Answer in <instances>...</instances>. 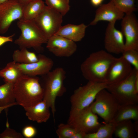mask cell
Here are the masks:
<instances>
[{"label": "cell", "mask_w": 138, "mask_h": 138, "mask_svg": "<svg viewBox=\"0 0 138 138\" xmlns=\"http://www.w3.org/2000/svg\"><path fill=\"white\" fill-rule=\"evenodd\" d=\"M116 58L103 50L92 53L81 64L83 76L88 81L106 82L108 71Z\"/></svg>", "instance_id": "cell-1"}, {"label": "cell", "mask_w": 138, "mask_h": 138, "mask_svg": "<svg viewBox=\"0 0 138 138\" xmlns=\"http://www.w3.org/2000/svg\"><path fill=\"white\" fill-rule=\"evenodd\" d=\"M14 91L17 105L24 109L43 100V91L39 78L23 74L14 84Z\"/></svg>", "instance_id": "cell-2"}, {"label": "cell", "mask_w": 138, "mask_h": 138, "mask_svg": "<svg viewBox=\"0 0 138 138\" xmlns=\"http://www.w3.org/2000/svg\"><path fill=\"white\" fill-rule=\"evenodd\" d=\"M65 75L64 69L58 67L43 75L42 82L40 83L43 91V100L51 109L54 117L56 111V99L62 96L66 91L64 85Z\"/></svg>", "instance_id": "cell-3"}, {"label": "cell", "mask_w": 138, "mask_h": 138, "mask_svg": "<svg viewBox=\"0 0 138 138\" xmlns=\"http://www.w3.org/2000/svg\"><path fill=\"white\" fill-rule=\"evenodd\" d=\"M21 33L14 43L20 49L32 48L38 52L42 51V45L48 39L33 20H19L17 23Z\"/></svg>", "instance_id": "cell-4"}, {"label": "cell", "mask_w": 138, "mask_h": 138, "mask_svg": "<svg viewBox=\"0 0 138 138\" xmlns=\"http://www.w3.org/2000/svg\"><path fill=\"white\" fill-rule=\"evenodd\" d=\"M138 70L134 68L130 74L124 79L108 85L106 89L117 99L120 105L138 104V94L135 91L134 84Z\"/></svg>", "instance_id": "cell-5"}, {"label": "cell", "mask_w": 138, "mask_h": 138, "mask_svg": "<svg viewBox=\"0 0 138 138\" xmlns=\"http://www.w3.org/2000/svg\"><path fill=\"white\" fill-rule=\"evenodd\" d=\"M67 124L86 134L95 132L102 125L97 115L91 111L90 105L80 109H71Z\"/></svg>", "instance_id": "cell-6"}, {"label": "cell", "mask_w": 138, "mask_h": 138, "mask_svg": "<svg viewBox=\"0 0 138 138\" xmlns=\"http://www.w3.org/2000/svg\"><path fill=\"white\" fill-rule=\"evenodd\" d=\"M120 105L113 96L105 89L98 93L90 105L92 111L107 123L112 122Z\"/></svg>", "instance_id": "cell-7"}, {"label": "cell", "mask_w": 138, "mask_h": 138, "mask_svg": "<svg viewBox=\"0 0 138 138\" xmlns=\"http://www.w3.org/2000/svg\"><path fill=\"white\" fill-rule=\"evenodd\" d=\"M106 82L88 81L85 85L75 89L70 98L71 109H80L89 106L94 101L98 93L106 89Z\"/></svg>", "instance_id": "cell-8"}, {"label": "cell", "mask_w": 138, "mask_h": 138, "mask_svg": "<svg viewBox=\"0 0 138 138\" xmlns=\"http://www.w3.org/2000/svg\"><path fill=\"white\" fill-rule=\"evenodd\" d=\"M63 16L58 12L45 5L33 21L48 40L55 34L62 26Z\"/></svg>", "instance_id": "cell-9"}, {"label": "cell", "mask_w": 138, "mask_h": 138, "mask_svg": "<svg viewBox=\"0 0 138 138\" xmlns=\"http://www.w3.org/2000/svg\"><path fill=\"white\" fill-rule=\"evenodd\" d=\"M23 6L18 0H10L0 5V33H6L15 20L22 19Z\"/></svg>", "instance_id": "cell-10"}, {"label": "cell", "mask_w": 138, "mask_h": 138, "mask_svg": "<svg viewBox=\"0 0 138 138\" xmlns=\"http://www.w3.org/2000/svg\"><path fill=\"white\" fill-rule=\"evenodd\" d=\"M121 30L124 37V50H138V21L133 13L125 14L121 19Z\"/></svg>", "instance_id": "cell-11"}, {"label": "cell", "mask_w": 138, "mask_h": 138, "mask_svg": "<svg viewBox=\"0 0 138 138\" xmlns=\"http://www.w3.org/2000/svg\"><path fill=\"white\" fill-rule=\"evenodd\" d=\"M49 51L58 57H69L76 51L75 42L62 36L54 35L49 38L46 43Z\"/></svg>", "instance_id": "cell-12"}, {"label": "cell", "mask_w": 138, "mask_h": 138, "mask_svg": "<svg viewBox=\"0 0 138 138\" xmlns=\"http://www.w3.org/2000/svg\"><path fill=\"white\" fill-rule=\"evenodd\" d=\"M115 23H109L105 33L104 45L107 52L118 54L124 51L125 43L123 35L121 31L116 28Z\"/></svg>", "instance_id": "cell-13"}, {"label": "cell", "mask_w": 138, "mask_h": 138, "mask_svg": "<svg viewBox=\"0 0 138 138\" xmlns=\"http://www.w3.org/2000/svg\"><path fill=\"white\" fill-rule=\"evenodd\" d=\"M38 60L27 64L17 63V66L22 73L29 76H35L44 75L50 72L53 66V61L45 55L39 54Z\"/></svg>", "instance_id": "cell-14"}, {"label": "cell", "mask_w": 138, "mask_h": 138, "mask_svg": "<svg viewBox=\"0 0 138 138\" xmlns=\"http://www.w3.org/2000/svg\"><path fill=\"white\" fill-rule=\"evenodd\" d=\"M132 69L131 64L122 56L116 58L108 71L106 82L109 85L119 82L127 77Z\"/></svg>", "instance_id": "cell-15"}, {"label": "cell", "mask_w": 138, "mask_h": 138, "mask_svg": "<svg viewBox=\"0 0 138 138\" xmlns=\"http://www.w3.org/2000/svg\"><path fill=\"white\" fill-rule=\"evenodd\" d=\"M125 14L117 8L112 2H109L106 4H101L96 9L94 19L89 25L94 26L100 21L116 22L121 20Z\"/></svg>", "instance_id": "cell-16"}, {"label": "cell", "mask_w": 138, "mask_h": 138, "mask_svg": "<svg viewBox=\"0 0 138 138\" xmlns=\"http://www.w3.org/2000/svg\"><path fill=\"white\" fill-rule=\"evenodd\" d=\"M50 109L43 100L32 106L24 109L29 120L40 123L46 122L49 120L50 116Z\"/></svg>", "instance_id": "cell-17"}, {"label": "cell", "mask_w": 138, "mask_h": 138, "mask_svg": "<svg viewBox=\"0 0 138 138\" xmlns=\"http://www.w3.org/2000/svg\"><path fill=\"white\" fill-rule=\"evenodd\" d=\"M87 27L84 23L78 25L69 24L62 26L55 35L62 36L75 42H78L84 37Z\"/></svg>", "instance_id": "cell-18"}, {"label": "cell", "mask_w": 138, "mask_h": 138, "mask_svg": "<svg viewBox=\"0 0 138 138\" xmlns=\"http://www.w3.org/2000/svg\"><path fill=\"white\" fill-rule=\"evenodd\" d=\"M127 120L138 121V104L120 105L112 122L117 123Z\"/></svg>", "instance_id": "cell-19"}, {"label": "cell", "mask_w": 138, "mask_h": 138, "mask_svg": "<svg viewBox=\"0 0 138 138\" xmlns=\"http://www.w3.org/2000/svg\"><path fill=\"white\" fill-rule=\"evenodd\" d=\"M113 134L119 138H135L138 137L134 123L131 120L116 123Z\"/></svg>", "instance_id": "cell-20"}, {"label": "cell", "mask_w": 138, "mask_h": 138, "mask_svg": "<svg viewBox=\"0 0 138 138\" xmlns=\"http://www.w3.org/2000/svg\"><path fill=\"white\" fill-rule=\"evenodd\" d=\"M45 5L42 0H34L24 5L22 19L33 20L41 12Z\"/></svg>", "instance_id": "cell-21"}, {"label": "cell", "mask_w": 138, "mask_h": 138, "mask_svg": "<svg viewBox=\"0 0 138 138\" xmlns=\"http://www.w3.org/2000/svg\"><path fill=\"white\" fill-rule=\"evenodd\" d=\"M23 74L19 68L17 63L14 61L9 62L0 70V77L5 83L14 84Z\"/></svg>", "instance_id": "cell-22"}, {"label": "cell", "mask_w": 138, "mask_h": 138, "mask_svg": "<svg viewBox=\"0 0 138 138\" xmlns=\"http://www.w3.org/2000/svg\"><path fill=\"white\" fill-rule=\"evenodd\" d=\"M14 84L5 83L0 86V106L17 105L14 91Z\"/></svg>", "instance_id": "cell-23"}, {"label": "cell", "mask_w": 138, "mask_h": 138, "mask_svg": "<svg viewBox=\"0 0 138 138\" xmlns=\"http://www.w3.org/2000/svg\"><path fill=\"white\" fill-rule=\"evenodd\" d=\"M15 50L13 54V61L19 64H27L37 61L38 57L33 52L29 51L27 49L22 48Z\"/></svg>", "instance_id": "cell-24"}, {"label": "cell", "mask_w": 138, "mask_h": 138, "mask_svg": "<svg viewBox=\"0 0 138 138\" xmlns=\"http://www.w3.org/2000/svg\"><path fill=\"white\" fill-rule=\"evenodd\" d=\"M116 124L111 122L102 124L95 132L86 134L84 138H112Z\"/></svg>", "instance_id": "cell-25"}, {"label": "cell", "mask_w": 138, "mask_h": 138, "mask_svg": "<svg viewBox=\"0 0 138 138\" xmlns=\"http://www.w3.org/2000/svg\"><path fill=\"white\" fill-rule=\"evenodd\" d=\"M47 6L64 16L70 8L69 0H45Z\"/></svg>", "instance_id": "cell-26"}, {"label": "cell", "mask_w": 138, "mask_h": 138, "mask_svg": "<svg viewBox=\"0 0 138 138\" xmlns=\"http://www.w3.org/2000/svg\"><path fill=\"white\" fill-rule=\"evenodd\" d=\"M110 2L125 14L133 13L136 9L135 0H110Z\"/></svg>", "instance_id": "cell-27"}, {"label": "cell", "mask_w": 138, "mask_h": 138, "mask_svg": "<svg viewBox=\"0 0 138 138\" xmlns=\"http://www.w3.org/2000/svg\"><path fill=\"white\" fill-rule=\"evenodd\" d=\"M78 131L68 124L61 123L58 126L56 133L59 138H72Z\"/></svg>", "instance_id": "cell-28"}, {"label": "cell", "mask_w": 138, "mask_h": 138, "mask_svg": "<svg viewBox=\"0 0 138 138\" xmlns=\"http://www.w3.org/2000/svg\"><path fill=\"white\" fill-rule=\"evenodd\" d=\"M122 56L134 68L138 70V50L133 49L124 50Z\"/></svg>", "instance_id": "cell-29"}, {"label": "cell", "mask_w": 138, "mask_h": 138, "mask_svg": "<svg viewBox=\"0 0 138 138\" xmlns=\"http://www.w3.org/2000/svg\"><path fill=\"white\" fill-rule=\"evenodd\" d=\"M22 134L7 126L6 128L0 134V138H23Z\"/></svg>", "instance_id": "cell-30"}, {"label": "cell", "mask_w": 138, "mask_h": 138, "mask_svg": "<svg viewBox=\"0 0 138 138\" xmlns=\"http://www.w3.org/2000/svg\"><path fill=\"white\" fill-rule=\"evenodd\" d=\"M37 131L36 128L31 125L25 126L22 130V134L26 138H32L36 135Z\"/></svg>", "instance_id": "cell-31"}, {"label": "cell", "mask_w": 138, "mask_h": 138, "mask_svg": "<svg viewBox=\"0 0 138 138\" xmlns=\"http://www.w3.org/2000/svg\"><path fill=\"white\" fill-rule=\"evenodd\" d=\"M14 34L11 36L5 37L0 36V47L6 43L12 42L13 41V37L14 36Z\"/></svg>", "instance_id": "cell-32"}, {"label": "cell", "mask_w": 138, "mask_h": 138, "mask_svg": "<svg viewBox=\"0 0 138 138\" xmlns=\"http://www.w3.org/2000/svg\"><path fill=\"white\" fill-rule=\"evenodd\" d=\"M92 5L95 7H99L102 4V2L101 0H90Z\"/></svg>", "instance_id": "cell-33"}, {"label": "cell", "mask_w": 138, "mask_h": 138, "mask_svg": "<svg viewBox=\"0 0 138 138\" xmlns=\"http://www.w3.org/2000/svg\"><path fill=\"white\" fill-rule=\"evenodd\" d=\"M135 93L138 94V73L137 74L134 84Z\"/></svg>", "instance_id": "cell-34"}, {"label": "cell", "mask_w": 138, "mask_h": 138, "mask_svg": "<svg viewBox=\"0 0 138 138\" xmlns=\"http://www.w3.org/2000/svg\"><path fill=\"white\" fill-rule=\"evenodd\" d=\"M19 2L21 4L24 5L28 3L35 0H18Z\"/></svg>", "instance_id": "cell-35"}, {"label": "cell", "mask_w": 138, "mask_h": 138, "mask_svg": "<svg viewBox=\"0 0 138 138\" xmlns=\"http://www.w3.org/2000/svg\"><path fill=\"white\" fill-rule=\"evenodd\" d=\"M11 107H12V106H8L3 107L0 106V114L4 110L7 109V108Z\"/></svg>", "instance_id": "cell-36"}, {"label": "cell", "mask_w": 138, "mask_h": 138, "mask_svg": "<svg viewBox=\"0 0 138 138\" xmlns=\"http://www.w3.org/2000/svg\"><path fill=\"white\" fill-rule=\"evenodd\" d=\"M10 0H0V5Z\"/></svg>", "instance_id": "cell-37"}, {"label": "cell", "mask_w": 138, "mask_h": 138, "mask_svg": "<svg viewBox=\"0 0 138 138\" xmlns=\"http://www.w3.org/2000/svg\"><path fill=\"white\" fill-rule=\"evenodd\" d=\"M102 2H103V1L104 0H101Z\"/></svg>", "instance_id": "cell-38"}]
</instances>
